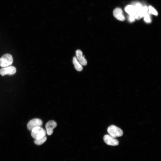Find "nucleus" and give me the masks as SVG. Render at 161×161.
I'll use <instances>...</instances> for the list:
<instances>
[{
  "label": "nucleus",
  "mask_w": 161,
  "mask_h": 161,
  "mask_svg": "<svg viewBox=\"0 0 161 161\" xmlns=\"http://www.w3.org/2000/svg\"><path fill=\"white\" fill-rule=\"evenodd\" d=\"M31 135L35 140L41 138L45 136L46 131L41 127H36L31 131Z\"/></svg>",
  "instance_id": "f257e3e1"
},
{
  "label": "nucleus",
  "mask_w": 161,
  "mask_h": 161,
  "mask_svg": "<svg viewBox=\"0 0 161 161\" xmlns=\"http://www.w3.org/2000/svg\"><path fill=\"white\" fill-rule=\"evenodd\" d=\"M107 131L110 136L115 138L121 137L123 134V132L122 129L113 125L109 127Z\"/></svg>",
  "instance_id": "f03ea898"
},
{
  "label": "nucleus",
  "mask_w": 161,
  "mask_h": 161,
  "mask_svg": "<svg viewBox=\"0 0 161 161\" xmlns=\"http://www.w3.org/2000/svg\"><path fill=\"white\" fill-rule=\"evenodd\" d=\"M13 62V59L11 55L5 54L0 58V66L3 67L10 66Z\"/></svg>",
  "instance_id": "7ed1b4c3"
},
{
  "label": "nucleus",
  "mask_w": 161,
  "mask_h": 161,
  "mask_svg": "<svg viewBox=\"0 0 161 161\" xmlns=\"http://www.w3.org/2000/svg\"><path fill=\"white\" fill-rule=\"evenodd\" d=\"M16 67L13 66L3 67L0 69V74L2 76L7 75H10L14 74L16 72Z\"/></svg>",
  "instance_id": "20e7f679"
},
{
  "label": "nucleus",
  "mask_w": 161,
  "mask_h": 161,
  "mask_svg": "<svg viewBox=\"0 0 161 161\" xmlns=\"http://www.w3.org/2000/svg\"><path fill=\"white\" fill-rule=\"evenodd\" d=\"M43 122L42 121L38 118H34L30 120L27 124V128L28 130L31 131L32 129L36 127H41Z\"/></svg>",
  "instance_id": "39448f33"
},
{
  "label": "nucleus",
  "mask_w": 161,
  "mask_h": 161,
  "mask_svg": "<svg viewBox=\"0 0 161 161\" xmlns=\"http://www.w3.org/2000/svg\"><path fill=\"white\" fill-rule=\"evenodd\" d=\"M103 140L106 143L109 145L116 146L119 144L118 141L109 135H105L103 137Z\"/></svg>",
  "instance_id": "423d86ee"
},
{
  "label": "nucleus",
  "mask_w": 161,
  "mask_h": 161,
  "mask_svg": "<svg viewBox=\"0 0 161 161\" xmlns=\"http://www.w3.org/2000/svg\"><path fill=\"white\" fill-rule=\"evenodd\" d=\"M57 126V123L53 120L48 121L46 124L45 127L47 134L51 135L53 132V130Z\"/></svg>",
  "instance_id": "0eeeda50"
},
{
  "label": "nucleus",
  "mask_w": 161,
  "mask_h": 161,
  "mask_svg": "<svg viewBox=\"0 0 161 161\" xmlns=\"http://www.w3.org/2000/svg\"><path fill=\"white\" fill-rule=\"evenodd\" d=\"M113 14L114 16L119 21H123L125 19L123 11L120 8L115 9L113 11Z\"/></svg>",
  "instance_id": "6e6552de"
},
{
  "label": "nucleus",
  "mask_w": 161,
  "mask_h": 161,
  "mask_svg": "<svg viewBox=\"0 0 161 161\" xmlns=\"http://www.w3.org/2000/svg\"><path fill=\"white\" fill-rule=\"evenodd\" d=\"M76 57L79 63L82 66L86 65L87 62L82 52L80 50H77L76 52Z\"/></svg>",
  "instance_id": "1a4fd4ad"
},
{
  "label": "nucleus",
  "mask_w": 161,
  "mask_h": 161,
  "mask_svg": "<svg viewBox=\"0 0 161 161\" xmlns=\"http://www.w3.org/2000/svg\"><path fill=\"white\" fill-rule=\"evenodd\" d=\"M148 13V8L146 6L143 7L141 9L137 12L135 16V19H139Z\"/></svg>",
  "instance_id": "9d476101"
},
{
  "label": "nucleus",
  "mask_w": 161,
  "mask_h": 161,
  "mask_svg": "<svg viewBox=\"0 0 161 161\" xmlns=\"http://www.w3.org/2000/svg\"><path fill=\"white\" fill-rule=\"evenodd\" d=\"M125 11L129 15H132L135 16L137 13V10L135 6L133 5H128L125 8Z\"/></svg>",
  "instance_id": "9b49d317"
},
{
  "label": "nucleus",
  "mask_w": 161,
  "mask_h": 161,
  "mask_svg": "<svg viewBox=\"0 0 161 161\" xmlns=\"http://www.w3.org/2000/svg\"><path fill=\"white\" fill-rule=\"evenodd\" d=\"M73 63L76 69L78 71H81L83 69L82 65L78 61L76 57H74L73 59Z\"/></svg>",
  "instance_id": "f8f14e48"
},
{
  "label": "nucleus",
  "mask_w": 161,
  "mask_h": 161,
  "mask_svg": "<svg viewBox=\"0 0 161 161\" xmlns=\"http://www.w3.org/2000/svg\"><path fill=\"white\" fill-rule=\"evenodd\" d=\"M47 139V137L45 136L44 137L37 140H35V143L37 145H41L44 143Z\"/></svg>",
  "instance_id": "ddd939ff"
},
{
  "label": "nucleus",
  "mask_w": 161,
  "mask_h": 161,
  "mask_svg": "<svg viewBox=\"0 0 161 161\" xmlns=\"http://www.w3.org/2000/svg\"><path fill=\"white\" fill-rule=\"evenodd\" d=\"M148 9V10L149 14H152L153 15L157 16L158 15V13L156 10L152 6H149Z\"/></svg>",
  "instance_id": "4468645a"
},
{
  "label": "nucleus",
  "mask_w": 161,
  "mask_h": 161,
  "mask_svg": "<svg viewBox=\"0 0 161 161\" xmlns=\"http://www.w3.org/2000/svg\"><path fill=\"white\" fill-rule=\"evenodd\" d=\"M144 21L147 23H150L151 21V19L149 14L148 13L144 17Z\"/></svg>",
  "instance_id": "2eb2a0df"
},
{
  "label": "nucleus",
  "mask_w": 161,
  "mask_h": 161,
  "mask_svg": "<svg viewBox=\"0 0 161 161\" xmlns=\"http://www.w3.org/2000/svg\"><path fill=\"white\" fill-rule=\"evenodd\" d=\"M134 6H135L137 10V12L140 11L142 8V5L139 3H136Z\"/></svg>",
  "instance_id": "dca6fc26"
},
{
  "label": "nucleus",
  "mask_w": 161,
  "mask_h": 161,
  "mask_svg": "<svg viewBox=\"0 0 161 161\" xmlns=\"http://www.w3.org/2000/svg\"><path fill=\"white\" fill-rule=\"evenodd\" d=\"M128 20L130 22H132L135 20V16L132 15H129L128 18Z\"/></svg>",
  "instance_id": "f3484780"
}]
</instances>
